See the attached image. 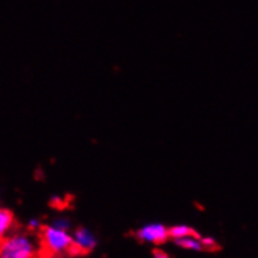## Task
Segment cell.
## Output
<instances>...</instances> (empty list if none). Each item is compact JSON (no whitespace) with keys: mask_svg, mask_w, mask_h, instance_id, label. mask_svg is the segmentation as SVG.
<instances>
[{"mask_svg":"<svg viewBox=\"0 0 258 258\" xmlns=\"http://www.w3.org/2000/svg\"><path fill=\"white\" fill-rule=\"evenodd\" d=\"M39 246L50 256H59L69 253L72 247L71 230L56 227L55 224L44 225L41 227V233H39Z\"/></svg>","mask_w":258,"mask_h":258,"instance_id":"2","label":"cell"},{"mask_svg":"<svg viewBox=\"0 0 258 258\" xmlns=\"http://www.w3.org/2000/svg\"><path fill=\"white\" fill-rule=\"evenodd\" d=\"M39 250V239L30 232H11L0 239V258H36Z\"/></svg>","mask_w":258,"mask_h":258,"instance_id":"1","label":"cell"},{"mask_svg":"<svg viewBox=\"0 0 258 258\" xmlns=\"http://www.w3.org/2000/svg\"><path fill=\"white\" fill-rule=\"evenodd\" d=\"M16 225V219H14V213L11 210L0 207V239H4L7 235H10Z\"/></svg>","mask_w":258,"mask_h":258,"instance_id":"5","label":"cell"},{"mask_svg":"<svg viewBox=\"0 0 258 258\" xmlns=\"http://www.w3.org/2000/svg\"><path fill=\"white\" fill-rule=\"evenodd\" d=\"M41 227H42V224H41V221L38 218H30L28 222H27V229H28L30 233H35V232L41 230Z\"/></svg>","mask_w":258,"mask_h":258,"instance_id":"9","label":"cell"},{"mask_svg":"<svg viewBox=\"0 0 258 258\" xmlns=\"http://www.w3.org/2000/svg\"><path fill=\"white\" fill-rule=\"evenodd\" d=\"M201 242L204 249H215L216 247V239L213 236H208V235H201Z\"/></svg>","mask_w":258,"mask_h":258,"instance_id":"8","label":"cell"},{"mask_svg":"<svg viewBox=\"0 0 258 258\" xmlns=\"http://www.w3.org/2000/svg\"><path fill=\"white\" fill-rule=\"evenodd\" d=\"M72 236V247L69 250V253L72 255H83V253H89L93 252L99 241L97 236L94 235V232L88 229V227H79L74 232H71Z\"/></svg>","mask_w":258,"mask_h":258,"instance_id":"4","label":"cell"},{"mask_svg":"<svg viewBox=\"0 0 258 258\" xmlns=\"http://www.w3.org/2000/svg\"><path fill=\"white\" fill-rule=\"evenodd\" d=\"M136 238L144 244L150 246H161L169 239V230L168 227L161 222H149L141 225L136 230Z\"/></svg>","mask_w":258,"mask_h":258,"instance_id":"3","label":"cell"},{"mask_svg":"<svg viewBox=\"0 0 258 258\" xmlns=\"http://www.w3.org/2000/svg\"><path fill=\"white\" fill-rule=\"evenodd\" d=\"M168 230H169V239H174V241L194 233V229L189 227L188 224H177V225L168 227Z\"/></svg>","mask_w":258,"mask_h":258,"instance_id":"7","label":"cell"},{"mask_svg":"<svg viewBox=\"0 0 258 258\" xmlns=\"http://www.w3.org/2000/svg\"><path fill=\"white\" fill-rule=\"evenodd\" d=\"M52 224H55L56 227H61V229H68V230H71V222H69V219H68V218L59 216V218H56Z\"/></svg>","mask_w":258,"mask_h":258,"instance_id":"10","label":"cell"},{"mask_svg":"<svg viewBox=\"0 0 258 258\" xmlns=\"http://www.w3.org/2000/svg\"><path fill=\"white\" fill-rule=\"evenodd\" d=\"M175 244L181 249H185V250H189V252H204V246H202V242H201V235L194 232L185 238H180L175 241Z\"/></svg>","mask_w":258,"mask_h":258,"instance_id":"6","label":"cell"},{"mask_svg":"<svg viewBox=\"0 0 258 258\" xmlns=\"http://www.w3.org/2000/svg\"><path fill=\"white\" fill-rule=\"evenodd\" d=\"M154 258H171V255L163 250V249H155L154 250Z\"/></svg>","mask_w":258,"mask_h":258,"instance_id":"11","label":"cell"}]
</instances>
